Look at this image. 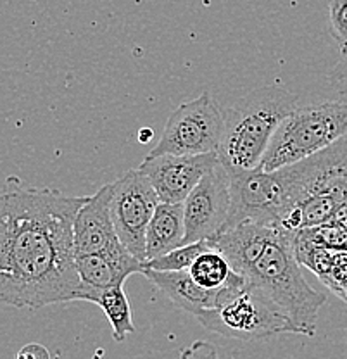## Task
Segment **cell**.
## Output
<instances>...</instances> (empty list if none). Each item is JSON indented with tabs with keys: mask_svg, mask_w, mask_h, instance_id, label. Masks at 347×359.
I'll return each instance as SVG.
<instances>
[{
	"mask_svg": "<svg viewBox=\"0 0 347 359\" xmlns=\"http://www.w3.org/2000/svg\"><path fill=\"white\" fill-rule=\"evenodd\" d=\"M88 197L14 189L0 199V301L39 309L78 301L74 218Z\"/></svg>",
	"mask_w": 347,
	"mask_h": 359,
	"instance_id": "cell-1",
	"label": "cell"
},
{
	"mask_svg": "<svg viewBox=\"0 0 347 359\" xmlns=\"http://www.w3.org/2000/svg\"><path fill=\"white\" fill-rule=\"evenodd\" d=\"M292 237L294 231L283 226L244 222L209 241L225 254L235 273L290 318L301 335H315L327 294L306 282Z\"/></svg>",
	"mask_w": 347,
	"mask_h": 359,
	"instance_id": "cell-2",
	"label": "cell"
},
{
	"mask_svg": "<svg viewBox=\"0 0 347 359\" xmlns=\"http://www.w3.org/2000/svg\"><path fill=\"white\" fill-rule=\"evenodd\" d=\"M297 102L296 93L280 85H264L223 109L225 123L218 157L229 173L261 168L275 133L283 119L297 109Z\"/></svg>",
	"mask_w": 347,
	"mask_h": 359,
	"instance_id": "cell-3",
	"label": "cell"
},
{
	"mask_svg": "<svg viewBox=\"0 0 347 359\" xmlns=\"http://www.w3.org/2000/svg\"><path fill=\"white\" fill-rule=\"evenodd\" d=\"M196 318L212 334L247 342L278 334H299L296 325L280 311L278 306L235 271L222 289L218 306L199 313Z\"/></svg>",
	"mask_w": 347,
	"mask_h": 359,
	"instance_id": "cell-4",
	"label": "cell"
},
{
	"mask_svg": "<svg viewBox=\"0 0 347 359\" xmlns=\"http://www.w3.org/2000/svg\"><path fill=\"white\" fill-rule=\"evenodd\" d=\"M347 135L346 100H323L297 107L283 119L261 168L275 171L330 147Z\"/></svg>",
	"mask_w": 347,
	"mask_h": 359,
	"instance_id": "cell-5",
	"label": "cell"
},
{
	"mask_svg": "<svg viewBox=\"0 0 347 359\" xmlns=\"http://www.w3.org/2000/svg\"><path fill=\"white\" fill-rule=\"evenodd\" d=\"M231 211L223 231L244 222L280 226L283 216L302 199L296 164L275 171L257 168L230 173Z\"/></svg>",
	"mask_w": 347,
	"mask_h": 359,
	"instance_id": "cell-6",
	"label": "cell"
},
{
	"mask_svg": "<svg viewBox=\"0 0 347 359\" xmlns=\"http://www.w3.org/2000/svg\"><path fill=\"white\" fill-rule=\"evenodd\" d=\"M225 116L211 93L204 92L182 104L166 121L161 138L149 157L163 154L218 152Z\"/></svg>",
	"mask_w": 347,
	"mask_h": 359,
	"instance_id": "cell-7",
	"label": "cell"
},
{
	"mask_svg": "<svg viewBox=\"0 0 347 359\" xmlns=\"http://www.w3.org/2000/svg\"><path fill=\"white\" fill-rule=\"evenodd\" d=\"M114 192L111 199V215L121 244L139 259L147 263L145 237L159 201L151 180L137 170L126 171L114 180Z\"/></svg>",
	"mask_w": 347,
	"mask_h": 359,
	"instance_id": "cell-8",
	"label": "cell"
},
{
	"mask_svg": "<svg viewBox=\"0 0 347 359\" xmlns=\"http://www.w3.org/2000/svg\"><path fill=\"white\" fill-rule=\"evenodd\" d=\"M185 244L209 241L222 233L231 211V180L222 163L204 175L184 202Z\"/></svg>",
	"mask_w": 347,
	"mask_h": 359,
	"instance_id": "cell-9",
	"label": "cell"
},
{
	"mask_svg": "<svg viewBox=\"0 0 347 359\" xmlns=\"http://www.w3.org/2000/svg\"><path fill=\"white\" fill-rule=\"evenodd\" d=\"M219 163L218 152L209 154H163L145 157L139 170L151 180L161 202L182 204L204 175Z\"/></svg>",
	"mask_w": 347,
	"mask_h": 359,
	"instance_id": "cell-10",
	"label": "cell"
},
{
	"mask_svg": "<svg viewBox=\"0 0 347 359\" xmlns=\"http://www.w3.org/2000/svg\"><path fill=\"white\" fill-rule=\"evenodd\" d=\"M114 183H107L97 194L87 199L74 218V249L78 256L99 254L116 250L121 244L116 231L111 199H113Z\"/></svg>",
	"mask_w": 347,
	"mask_h": 359,
	"instance_id": "cell-11",
	"label": "cell"
},
{
	"mask_svg": "<svg viewBox=\"0 0 347 359\" xmlns=\"http://www.w3.org/2000/svg\"><path fill=\"white\" fill-rule=\"evenodd\" d=\"M76 266L81 287L109 289V287L125 285L128 276L144 271L145 263L133 256L126 247H119L109 252L78 256Z\"/></svg>",
	"mask_w": 347,
	"mask_h": 359,
	"instance_id": "cell-12",
	"label": "cell"
},
{
	"mask_svg": "<svg viewBox=\"0 0 347 359\" xmlns=\"http://www.w3.org/2000/svg\"><path fill=\"white\" fill-rule=\"evenodd\" d=\"M142 275L152 283L161 294L166 295L177 308L184 309L186 313H192L197 316L199 313L207 311L218 306L219 290H209L200 287L192 278L189 269L180 271H159V269L144 268Z\"/></svg>",
	"mask_w": 347,
	"mask_h": 359,
	"instance_id": "cell-13",
	"label": "cell"
},
{
	"mask_svg": "<svg viewBox=\"0 0 347 359\" xmlns=\"http://www.w3.org/2000/svg\"><path fill=\"white\" fill-rule=\"evenodd\" d=\"M185 242V211L182 204L159 202L145 237L147 261L184 245Z\"/></svg>",
	"mask_w": 347,
	"mask_h": 359,
	"instance_id": "cell-14",
	"label": "cell"
},
{
	"mask_svg": "<svg viewBox=\"0 0 347 359\" xmlns=\"http://www.w3.org/2000/svg\"><path fill=\"white\" fill-rule=\"evenodd\" d=\"M78 301L93 302L106 314L107 321L113 330L116 342H125L130 334L135 332L132 320V308L123 287H109V289H88L81 287Z\"/></svg>",
	"mask_w": 347,
	"mask_h": 359,
	"instance_id": "cell-15",
	"label": "cell"
},
{
	"mask_svg": "<svg viewBox=\"0 0 347 359\" xmlns=\"http://www.w3.org/2000/svg\"><path fill=\"white\" fill-rule=\"evenodd\" d=\"M189 271L200 287L209 290L223 289L233 275L230 261L222 250L212 247V244L196 257Z\"/></svg>",
	"mask_w": 347,
	"mask_h": 359,
	"instance_id": "cell-16",
	"label": "cell"
},
{
	"mask_svg": "<svg viewBox=\"0 0 347 359\" xmlns=\"http://www.w3.org/2000/svg\"><path fill=\"white\" fill-rule=\"evenodd\" d=\"M292 247L301 266L311 269L316 276H320L322 282L334 273V250L320 245L311 237L308 228L294 231Z\"/></svg>",
	"mask_w": 347,
	"mask_h": 359,
	"instance_id": "cell-17",
	"label": "cell"
},
{
	"mask_svg": "<svg viewBox=\"0 0 347 359\" xmlns=\"http://www.w3.org/2000/svg\"><path fill=\"white\" fill-rule=\"evenodd\" d=\"M211 247V241H199L193 244H185L178 249H173L171 252L163 254V256L156 257L145 263V266L152 269H159V271H180V269H189L196 257L200 252Z\"/></svg>",
	"mask_w": 347,
	"mask_h": 359,
	"instance_id": "cell-18",
	"label": "cell"
},
{
	"mask_svg": "<svg viewBox=\"0 0 347 359\" xmlns=\"http://www.w3.org/2000/svg\"><path fill=\"white\" fill-rule=\"evenodd\" d=\"M308 230L320 245L327 247V249L334 250V252L347 250V228L335 222V219L320 224V226L308 228Z\"/></svg>",
	"mask_w": 347,
	"mask_h": 359,
	"instance_id": "cell-19",
	"label": "cell"
},
{
	"mask_svg": "<svg viewBox=\"0 0 347 359\" xmlns=\"http://www.w3.org/2000/svg\"><path fill=\"white\" fill-rule=\"evenodd\" d=\"M328 32L341 48H347V0H328Z\"/></svg>",
	"mask_w": 347,
	"mask_h": 359,
	"instance_id": "cell-20",
	"label": "cell"
},
{
	"mask_svg": "<svg viewBox=\"0 0 347 359\" xmlns=\"http://www.w3.org/2000/svg\"><path fill=\"white\" fill-rule=\"evenodd\" d=\"M328 87L335 95V100L347 102V48H342V57L328 74Z\"/></svg>",
	"mask_w": 347,
	"mask_h": 359,
	"instance_id": "cell-21",
	"label": "cell"
},
{
	"mask_svg": "<svg viewBox=\"0 0 347 359\" xmlns=\"http://www.w3.org/2000/svg\"><path fill=\"white\" fill-rule=\"evenodd\" d=\"M180 359H219L218 351L207 340H196L182 351Z\"/></svg>",
	"mask_w": 347,
	"mask_h": 359,
	"instance_id": "cell-22",
	"label": "cell"
},
{
	"mask_svg": "<svg viewBox=\"0 0 347 359\" xmlns=\"http://www.w3.org/2000/svg\"><path fill=\"white\" fill-rule=\"evenodd\" d=\"M16 359H52L46 346L39 342H29L18 351Z\"/></svg>",
	"mask_w": 347,
	"mask_h": 359,
	"instance_id": "cell-23",
	"label": "cell"
},
{
	"mask_svg": "<svg viewBox=\"0 0 347 359\" xmlns=\"http://www.w3.org/2000/svg\"><path fill=\"white\" fill-rule=\"evenodd\" d=\"M334 219L337 223H341L342 226L347 228V202H346V204H342L341 208L337 209V215H335Z\"/></svg>",
	"mask_w": 347,
	"mask_h": 359,
	"instance_id": "cell-24",
	"label": "cell"
},
{
	"mask_svg": "<svg viewBox=\"0 0 347 359\" xmlns=\"http://www.w3.org/2000/svg\"><path fill=\"white\" fill-rule=\"evenodd\" d=\"M330 290L334 294H337L342 301L347 302V283H337V285H332Z\"/></svg>",
	"mask_w": 347,
	"mask_h": 359,
	"instance_id": "cell-25",
	"label": "cell"
},
{
	"mask_svg": "<svg viewBox=\"0 0 347 359\" xmlns=\"http://www.w3.org/2000/svg\"><path fill=\"white\" fill-rule=\"evenodd\" d=\"M151 138H152V130H142V133H140V142L142 144H147V142H151Z\"/></svg>",
	"mask_w": 347,
	"mask_h": 359,
	"instance_id": "cell-26",
	"label": "cell"
}]
</instances>
